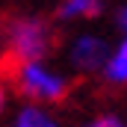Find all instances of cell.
Returning a JSON list of instances; mask_svg holds the SVG:
<instances>
[{"label": "cell", "instance_id": "cell-1", "mask_svg": "<svg viewBox=\"0 0 127 127\" xmlns=\"http://www.w3.org/2000/svg\"><path fill=\"white\" fill-rule=\"evenodd\" d=\"M15 86L30 103H59L68 95V77L47 62H24L15 68Z\"/></svg>", "mask_w": 127, "mask_h": 127}, {"label": "cell", "instance_id": "cell-2", "mask_svg": "<svg viewBox=\"0 0 127 127\" xmlns=\"http://www.w3.org/2000/svg\"><path fill=\"white\" fill-rule=\"evenodd\" d=\"M6 44H9V53L18 59V65L24 62H44L50 44H53V35H50V24L38 15H24V18H15L6 30Z\"/></svg>", "mask_w": 127, "mask_h": 127}, {"label": "cell", "instance_id": "cell-3", "mask_svg": "<svg viewBox=\"0 0 127 127\" xmlns=\"http://www.w3.org/2000/svg\"><path fill=\"white\" fill-rule=\"evenodd\" d=\"M109 53H112V44L95 32H83V35L71 38V44H68V62L80 74H103Z\"/></svg>", "mask_w": 127, "mask_h": 127}, {"label": "cell", "instance_id": "cell-4", "mask_svg": "<svg viewBox=\"0 0 127 127\" xmlns=\"http://www.w3.org/2000/svg\"><path fill=\"white\" fill-rule=\"evenodd\" d=\"M103 80L109 86H127V35H121L112 44V53L103 68Z\"/></svg>", "mask_w": 127, "mask_h": 127}, {"label": "cell", "instance_id": "cell-5", "mask_svg": "<svg viewBox=\"0 0 127 127\" xmlns=\"http://www.w3.org/2000/svg\"><path fill=\"white\" fill-rule=\"evenodd\" d=\"M9 127H62L56 121V115H50L44 106H35V103H27L15 112V118L9 121Z\"/></svg>", "mask_w": 127, "mask_h": 127}, {"label": "cell", "instance_id": "cell-6", "mask_svg": "<svg viewBox=\"0 0 127 127\" xmlns=\"http://www.w3.org/2000/svg\"><path fill=\"white\" fill-rule=\"evenodd\" d=\"M103 6L95 0H65L56 9V18L59 21H77V18H95Z\"/></svg>", "mask_w": 127, "mask_h": 127}, {"label": "cell", "instance_id": "cell-7", "mask_svg": "<svg viewBox=\"0 0 127 127\" xmlns=\"http://www.w3.org/2000/svg\"><path fill=\"white\" fill-rule=\"evenodd\" d=\"M77 127H127V121L118 112H100V115H92L89 121H83Z\"/></svg>", "mask_w": 127, "mask_h": 127}, {"label": "cell", "instance_id": "cell-8", "mask_svg": "<svg viewBox=\"0 0 127 127\" xmlns=\"http://www.w3.org/2000/svg\"><path fill=\"white\" fill-rule=\"evenodd\" d=\"M115 27L127 35V3H121V6L115 9Z\"/></svg>", "mask_w": 127, "mask_h": 127}, {"label": "cell", "instance_id": "cell-9", "mask_svg": "<svg viewBox=\"0 0 127 127\" xmlns=\"http://www.w3.org/2000/svg\"><path fill=\"white\" fill-rule=\"evenodd\" d=\"M6 83H3V80H0V115H3V112H6Z\"/></svg>", "mask_w": 127, "mask_h": 127}]
</instances>
